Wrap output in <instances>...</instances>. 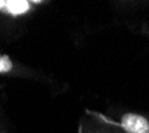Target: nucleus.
<instances>
[{
  "label": "nucleus",
  "instance_id": "f257e3e1",
  "mask_svg": "<svg viewBox=\"0 0 149 133\" xmlns=\"http://www.w3.org/2000/svg\"><path fill=\"white\" fill-rule=\"evenodd\" d=\"M121 125L127 133H149V123L145 117L133 113H127L123 116Z\"/></svg>",
  "mask_w": 149,
  "mask_h": 133
},
{
  "label": "nucleus",
  "instance_id": "f03ea898",
  "mask_svg": "<svg viewBox=\"0 0 149 133\" xmlns=\"http://www.w3.org/2000/svg\"><path fill=\"white\" fill-rule=\"evenodd\" d=\"M0 9L9 15H22L29 9V3L25 0H0Z\"/></svg>",
  "mask_w": 149,
  "mask_h": 133
},
{
  "label": "nucleus",
  "instance_id": "7ed1b4c3",
  "mask_svg": "<svg viewBox=\"0 0 149 133\" xmlns=\"http://www.w3.org/2000/svg\"><path fill=\"white\" fill-rule=\"evenodd\" d=\"M12 69V61L9 60L8 56L0 55V73H6Z\"/></svg>",
  "mask_w": 149,
  "mask_h": 133
}]
</instances>
